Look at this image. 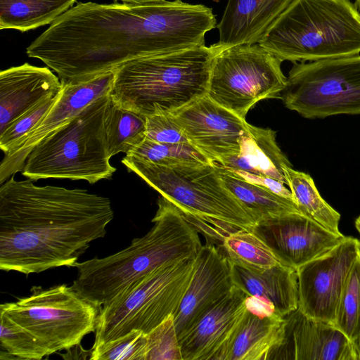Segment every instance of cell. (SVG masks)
<instances>
[{"mask_svg":"<svg viewBox=\"0 0 360 360\" xmlns=\"http://www.w3.org/2000/svg\"><path fill=\"white\" fill-rule=\"evenodd\" d=\"M212 8L182 0L132 4L79 2L26 49L63 84H77L133 59L205 45Z\"/></svg>","mask_w":360,"mask_h":360,"instance_id":"cell-1","label":"cell"},{"mask_svg":"<svg viewBox=\"0 0 360 360\" xmlns=\"http://www.w3.org/2000/svg\"><path fill=\"white\" fill-rule=\"evenodd\" d=\"M14 176L0 186V269L26 275L75 267L113 219L109 198L82 188L37 186Z\"/></svg>","mask_w":360,"mask_h":360,"instance_id":"cell-2","label":"cell"},{"mask_svg":"<svg viewBox=\"0 0 360 360\" xmlns=\"http://www.w3.org/2000/svg\"><path fill=\"white\" fill-rule=\"evenodd\" d=\"M153 227L127 248L77 262L71 287L100 307L127 286L155 269L174 261L195 257L202 247L198 230L172 202L161 196Z\"/></svg>","mask_w":360,"mask_h":360,"instance_id":"cell-3","label":"cell"},{"mask_svg":"<svg viewBox=\"0 0 360 360\" xmlns=\"http://www.w3.org/2000/svg\"><path fill=\"white\" fill-rule=\"evenodd\" d=\"M122 163L172 202L202 235L219 245L224 236L257 222L230 192L212 162L166 167L126 155Z\"/></svg>","mask_w":360,"mask_h":360,"instance_id":"cell-4","label":"cell"},{"mask_svg":"<svg viewBox=\"0 0 360 360\" xmlns=\"http://www.w3.org/2000/svg\"><path fill=\"white\" fill-rule=\"evenodd\" d=\"M221 51L215 43L127 61L115 69L110 96L146 117L173 112L206 95Z\"/></svg>","mask_w":360,"mask_h":360,"instance_id":"cell-5","label":"cell"},{"mask_svg":"<svg viewBox=\"0 0 360 360\" xmlns=\"http://www.w3.org/2000/svg\"><path fill=\"white\" fill-rule=\"evenodd\" d=\"M258 44L282 62L360 53V12L350 0H292Z\"/></svg>","mask_w":360,"mask_h":360,"instance_id":"cell-6","label":"cell"},{"mask_svg":"<svg viewBox=\"0 0 360 360\" xmlns=\"http://www.w3.org/2000/svg\"><path fill=\"white\" fill-rule=\"evenodd\" d=\"M110 94L96 99L41 141L27 157L22 174L34 181L58 179L94 184L110 179L116 168L108 155L104 118Z\"/></svg>","mask_w":360,"mask_h":360,"instance_id":"cell-7","label":"cell"},{"mask_svg":"<svg viewBox=\"0 0 360 360\" xmlns=\"http://www.w3.org/2000/svg\"><path fill=\"white\" fill-rule=\"evenodd\" d=\"M195 257L167 263L101 307L92 347L133 330L147 334L178 309L191 281Z\"/></svg>","mask_w":360,"mask_h":360,"instance_id":"cell-8","label":"cell"},{"mask_svg":"<svg viewBox=\"0 0 360 360\" xmlns=\"http://www.w3.org/2000/svg\"><path fill=\"white\" fill-rule=\"evenodd\" d=\"M31 294L0 306L3 313L30 333L47 356L79 345L95 332L100 307L65 284L33 286Z\"/></svg>","mask_w":360,"mask_h":360,"instance_id":"cell-9","label":"cell"},{"mask_svg":"<svg viewBox=\"0 0 360 360\" xmlns=\"http://www.w3.org/2000/svg\"><path fill=\"white\" fill-rule=\"evenodd\" d=\"M280 98L307 119L360 115V55L294 63Z\"/></svg>","mask_w":360,"mask_h":360,"instance_id":"cell-10","label":"cell"},{"mask_svg":"<svg viewBox=\"0 0 360 360\" xmlns=\"http://www.w3.org/2000/svg\"><path fill=\"white\" fill-rule=\"evenodd\" d=\"M281 63L258 44L224 49L213 60L206 96L245 120L259 101L281 97L287 84Z\"/></svg>","mask_w":360,"mask_h":360,"instance_id":"cell-11","label":"cell"},{"mask_svg":"<svg viewBox=\"0 0 360 360\" xmlns=\"http://www.w3.org/2000/svg\"><path fill=\"white\" fill-rule=\"evenodd\" d=\"M359 254V239L346 236L298 268V309L308 317L333 324L346 278Z\"/></svg>","mask_w":360,"mask_h":360,"instance_id":"cell-12","label":"cell"},{"mask_svg":"<svg viewBox=\"0 0 360 360\" xmlns=\"http://www.w3.org/2000/svg\"><path fill=\"white\" fill-rule=\"evenodd\" d=\"M191 144L210 162L238 154L248 123L206 95L171 112Z\"/></svg>","mask_w":360,"mask_h":360,"instance_id":"cell-13","label":"cell"},{"mask_svg":"<svg viewBox=\"0 0 360 360\" xmlns=\"http://www.w3.org/2000/svg\"><path fill=\"white\" fill-rule=\"evenodd\" d=\"M279 262L297 269L328 252L345 238L300 212L257 223L252 231Z\"/></svg>","mask_w":360,"mask_h":360,"instance_id":"cell-14","label":"cell"},{"mask_svg":"<svg viewBox=\"0 0 360 360\" xmlns=\"http://www.w3.org/2000/svg\"><path fill=\"white\" fill-rule=\"evenodd\" d=\"M115 70L77 84H63L58 101L41 122L13 150L4 155L0 164V184L22 172L33 148L44 139L69 122L88 105L112 90Z\"/></svg>","mask_w":360,"mask_h":360,"instance_id":"cell-15","label":"cell"},{"mask_svg":"<svg viewBox=\"0 0 360 360\" xmlns=\"http://www.w3.org/2000/svg\"><path fill=\"white\" fill-rule=\"evenodd\" d=\"M284 318V339L268 360H360L357 345L333 324L298 309Z\"/></svg>","mask_w":360,"mask_h":360,"instance_id":"cell-16","label":"cell"},{"mask_svg":"<svg viewBox=\"0 0 360 360\" xmlns=\"http://www.w3.org/2000/svg\"><path fill=\"white\" fill-rule=\"evenodd\" d=\"M234 286L232 264L221 248L202 245L195 257L194 272L174 321L178 338L185 334Z\"/></svg>","mask_w":360,"mask_h":360,"instance_id":"cell-17","label":"cell"},{"mask_svg":"<svg viewBox=\"0 0 360 360\" xmlns=\"http://www.w3.org/2000/svg\"><path fill=\"white\" fill-rule=\"evenodd\" d=\"M247 295L234 285L179 339L183 360H213L245 316Z\"/></svg>","mask_w":360,"mask_h":360,"instance_id":"cell-18","label":"cell"},{"mask_svg":"<svg viewBox=\"0 0 360 360\" xmlns=\"http://www.w3.org/2000/svg\"><path fill=\"white\" fill-rule=\"evenodd\" d=\"M63 84L48 67L27 63L0 72V134L40 101L60 93Z\"/></svg>","mask_w":360,"mask_h":360,"instance_id":"cell-19","label":"cell"},{"mask_svg":"<svg viewBox=\"0 0 360 360\" xmlns=\"http://www.w3.org/2000/svg\"><path fill=\"white\" fill-rule=\"evenodd\" d=\"M292 0H228L217 28L216 43L229 47L258 44L265 32Z\"/></svg>","mask_w":360,"mask_h":360,"instance_id":"cell-20","label":"cell"},{"mask_svg":"<svg viewBox=\"0 0 360 360\" xmlns=\"http://www.w3.org/2000/svg\"><path fill=\"white\" fill-rule=\"evenodd\" d=\"M285 319L278 314L259 317L248 311L213 360H268L282 343Z\"/></svg>","mask_w":360,"mask_h":360,"instance_id":"cell-21","label":"cell"},{"mask_svg":"<svg viewBox=\"0 0 360 360\" xmlns=\"http://www.w3.org/2000/svg\"><path fill=\"white\" fill-rule=\"evenodd\" d=\"M217 163L234 172L273 179L286 186L285 170L292 167L276 143V132L250 124L239 153Z\"/></svg>","mask_w":360,"mask_h":360,"instance_id":"cell-22","label":"cell"},{"mask_svg":"<svg viewBox=\"0 0 360 360\" xmlns=\"http://www.w3.org/2000/svg\"><path fill=\"white\" fill-rule=\"evenodd\" d=\"M232 277L236 287L248 295L268 300L282 317L298 309V278L295 269L280 264L254 272L232 264Z\"/></svg>","mask_w":360,"mask_h":360,"instance_id":"cell-23","label":"cell"},{"mask_svg":"<svg viewBox=\"0 0 360 360\" xmlns=\"http://www.w3.org/2000/svg\"><path fill=\"white\" fill-rule=\"evenodd\" d=\"M213 162L226 188L250 212L257 223L300 212L293 200L249 182L232 170Z\"/></svg>","mask_w":360,"mask_h":360,"instance_id":"cell-24","label":"cell"},{"mask_svg":"<svg viewBox=\"0 0 360 360\" xmlns=\"http://www.w3.org/2000/svg\"><path fill=\"white\" fill-rule=\"evenodd\" d=\"M77 0H0V29L24 32L51 24Z\"/></svg>","mask_w":360,"mask_h":360,"instance_id":"cell-25","label":"cell"},{"mask_svg":"<svg viewBox=\"0 0 360 360\" xmlns=\"http://www.w3.org/2000/svg\"><path fill=\"white\" fill-rule=\"evenodd\" d=\"M104 129L110 158L120 153L127 154L146 137V117L121 106L110 97Z\"/></svg>","mask_w":360,"mask_h":360,"instance_id":"cell-26","label":"cell"},{"mask_svg":"<svg viewBox=\"0 0 360 360\" xmlns=\"http://www.w3.org/2000/svg\"><path fill=\"white\" fill-rule=\"evenodd\" d=\"M290 188L300 212L327 229L340 233V214L321 195L312 177L303 172L287 167L285 170Z\"/></svg>","mask_w":360,"mask_h":360,"instance_id":"cell-27","label":"cell"},{"mask_svg":"<svg viewBox=\"0 0 360 360\" xmlns=\"http://www.w3.org/2000/svg\"><path fill=\"white\" fill-rule=\"evenodd\" d=\"M217 245L233 264L251 271L262 272L282 264L253 231H238L229 233Z\"/></svg>","mask_w":360,"mask_h":360,"instance_id":"cell-28","label":"cell"},{"mask_svg":"<svg viewBox=\"0 0 360 360\" xmlns=\"http://www.w3.org/2000/svg\"><path fill=\"white\" fill-rule=\"evenodd\" d=\"M333 325L358 346L360 342V254L346 278Z\"/></svg>","mask_w":360,"mask_h":360,"instance_id":"cell-29","label":"cell"},{"mask_svg":"<svg viewBox=\"0 0 360 360\" xmlns=\"http://www.w3.org/2000/svg\"><path fill=\"white\" fill-rule=\"evenodd\" d=\"M126 155L166 167L212 162L191 143H163L147 137Z\"/></svg>","mask_w":360,"mask_h":360,"instance_id":"cell-30","label":"cell"},{"mask_svg":"<svg viewBox=\"0 0 360 360\" xmlns=\"http://www.w3.org/2000/svg\"><path fill=\"white\" fill-rule=\"evenodd\" d=\"M1 359L40 360L47 354L30 333L8 316L0 313Z\"/></svg>","mask_w":360,"mask_h":360,"instance_id":"cell-31","label":"cell"},{"mask_svg":"<svg viewBox=\"0 0 360 360\" xmlns=\"http://www.w3.org/2000/svg\"><path fill=\"white\" fill-rule=\"evenodd\" d=\"M61 91L40 101L27 110L0 134V148L5 154L15 149L44 118Z\"/></svg>","mask_w":360,"mask_h":360,"instance_id":"cell-32","label":"cell"},{"mask_svg":"<svg viewBox=\"0 0 360 360\" xmlns=\"http://www.w3.org/2000/svg\"><path fill=\"white\" fill-rule=\"evenodd\" d=\"M146 334L133 330L127 335L92 347L91 360H145Z\"/></svg>","mask_w":360,"mask_h":360,"instance_id":"cell-33","label":"cell"},{"mask_svg":"<svg viewBox=\"0 0 360 360\" xmlns=\"http://www.w3.org/2000/svg\"><path fill=\"white\" fill-rule=\"evenodd\" d=\"M146 338L145 360H183L173 314L147 333Z\"/></svg>","mask_w":360,"mask_h":360,"instance_id":"cell-34","label":"cell"},{"mask_svg":"<svg viewBox=\"0 0 360 360\" xmlns=\"http://www.w3.org/2000/svg\"><path fill=\"white\" fill-rule=\"evenodd\" d=\"M146 137L163 143H191L172 113L146 116Z\"/></svg>","mask_w":360,"mask_h":360,"instance_id":"cell-35","label":"cell"},{"mask_svg":"<svg viewBox=\"0 0 360 360\" xmlns=\"http://www.w3.org/2000/svg\"><path fill=\"white\" fill-rule=\"evenodd\" d=\"M245 306L248 312L259 317H269L278 314L273 303L264 297L247 295Z\"/></svg>","mask_w":360,"mask_h":360,"instance_id":"cell-36","label":"cell"},{"mask_svg":"<svg viewBox=\"0 0 360 360\" xmlns=\"http://www.w3.org/2000/svg\"><path fill=\"white\" fill-rule=\"evenodd\" d=\"M120 1L122 3L125 4H149L154 2H159L163 0H114L115 2Z\"/></svg>","mask_w":360,"mask_h":360,"instance_id":"cell-37","label":"cell"},{"mask_svg":"<svg viewBox=\"0 0 360 360\" xmlns=\"http://www.w3.org/2000/svg\"><path fill=\"white\" fill-rule=\"evenodd\" d=\"M355 228L359 233V240H360V216H359L356 219L354 222Z\"/></svg>","mask_w":360,"mask_h":360,"instance_id":"cell-38","label":"cell"},{"mask_svg":"<svg viewBox=\"0 0 360 360\" xmlns=\"http://www.w3.org/2000/svg\"><path fill=\"white\" fill-rule=\"evenodd\" d=\"M354 4L360 12V0H355Z\"/></svg>","mask_w":360,"mask_h":360,"instance_id":"cell-39","label":"cell"},{"mask_svg":"<svg viewBox=\"0 0 360 360\" xmlns=\"http://www.w3.org/2000/svg\"><path fill=\"white\" fill-rule=\"evenodd\" d=\"M358 347H359V352H360V342L358 345Z\"/></svg>","mask_w":360,"mask_h":360,"instance_id":"cell-40","label":"cell"}]
</instances>
